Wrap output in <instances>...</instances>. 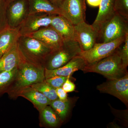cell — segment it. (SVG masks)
<instances>
[{
    "label": "cell",
    "mask_w": 128,
    "mask_h": 128,
    "mask_svg": "<svg viewBox=\"0 0 128 128\" xmlns=\"http://www.w3.org/2000/svg\"><path fill=\"white\" fill-rule=\"evenodd\" d=\"M21 57L17 66L15 79L7 93L12 99H16L19 92L23 89L45 79L44 68L31 64Z\"/></svg>",
    "instance_id": "6da1fadb"
},
{
    "label": "cell",
    "mask_w": 128,
    "mask_h": 128,
    "mask_svg": "<svg viewBox=\"0 0 128 128\" xmlns=\"http://www.w3.org/2000/svg\"><path fill=\"white\" fill-rule=\"evenodd\" d=\"M119 48L103 59L94 64L86 65L82 71L84 73H98L107 80L118 79L124 76L128 73V72L127 68L122 62Z\"/></svg>",
    "instance_id": "7a4b0ae2"
},
{
    "label": "cell",
    "mask_w": 128,
    "mask_h": 128,
    "mask_svg": "<svg viewBox=\"0 0 128 128\" xmlns=\"http://www.w3.org/2000/svg\"><path fill=\"white\" fill-rule=\"evenodd\" d=\"M17 44L19 53L24 59L37 66L44 68L46 58L52 51L50 48L30 36H20Z\"/></svg>",
    "instance_id": "3957f363"
},
{
    "label": "cell",
    "mask_w": 128,
    "mask_h": 128,
    "mask_svg": "<svg viewBox=\"0 0 128 128\" xmlns=\"http://www.w3.org/2000/svg\"><path fill=\"white\" fill-rule=\"evenodd\" d=\"M81 50L76 40L63 42L60 47L52 50L44 61V68L53 70L63 66L74 57L79 55Z\"/></svg>",
    "instance_id": "277c9868"
},
{
    "label": "cell",
    "mask_w": 128,
    "mask_h": 128,
    "mask_svg": "<svg viewBox=\"0 0 128 128\" xmlns=\"http://www.w3.org/2000/svg\"><path fill=\"white\" fill-rule=\"evenodd\" d=\"M125 36L107 42L96 43L89 50H81L79 55L84 60L87 65L94 64L111 55L118 49L124 42Z\"/></svg>",
    "instance_id": "5b68a950"
},
{
    "label": "cell",
    "mask_w": 128,
    "mask_h": 128,
    "mask_svg": "<svg viewBox=\"0 0 128 128\" xmlns=\"http://www.w3.org/2000/svg\"><path fill=\"white\" fill-rule=\"evenodd\" d=\"M128 34V19L116 13L102 26L98 32V38H100L102 42H107L125 37Z\"/></svg>",
    "instance_id": "8992f818"
},
{
    "label": "cell",
    "mask_w": 128,
    "mask_h": 128,
    "mask_svg": "<svg viewBox=\"0 0 128 128\" xmlns=\"http://www.w3.org/2000/svg\"><path fill=\"white\" fill-rule=\"evenodd\" d=\"M46 13L28 14L17 28L20 36H28L44 27L50 26L54 15Z\"/></svg>",
    "instance_id": "52a82bcc"
},
{
    "label": "cell",
    "mask_w": 128,
    "mask_h": 128,
    "mask_svg": "<svg viewBox=\"0 0 128 128\" xmlns=\"http://www.w3.org/2000/svg\"><path fill=\"white\" fill-rule=\"evenodd\" d=\"M96 88L101 93L114 96L128 106V73L121 78L107 80L98 86Z\"/></svg>",
    "instance_id": "ba28073f"
},
{
    "label": "cell",
    "mask_w": 128,
    "mask_h": 128,
    "mask_svg": "<svg viewBox=\"0 0 128 128\" xmlns=\"http://www.w3.org/2000/svg\"><path fill=\"white\" fill-rule=\"evenodd\" d=\"M62 16L76 25L86 19L85 0H63L60 8Z\"/></svg>",
    "instance_id": "9c48e42d"
},
{
    "label": "cell",
    "mask_w": 128,
    "mask_h": 128,
    "mask_svg": "<svg viewBox=\"0 0 128 128\" xmlns=\"http://www.w3.org/2000/svg\"><path fill=\"white\" fill-rule=\"evenodd\" d=\"M76 40L81 50L86 51L91 48L96 43L98 33L92 25L85 21L74 25Z\"/></svg>",
    "instance_id": "30bf717a"
},
{
    "label": "cell",
    "mask_w": 128,
    "mask_h": 128,
    "mask_svg": "<svg viewBox=\"0 0 128 128\" xmlns=\"http://www.w3.org/2000/svg\"><path fill=\"white\" fill-rule=\"evenodd\" d=\"M29 14L28 0H15L9 3L6 11L8 25L16 28Z\"/></svg>",
    "instance_id": "8fae6325"
},
{
    "label": "cell",
    "mask_w": 128,
    "mask_h": 128,
    "mask_svg": "<svg viewBox=\"0 0 128 128\" xmlns=\"http://www.w3.org/2000/svg\"><path fill=\"white\" fill-rule=\"evenodd\" d=\"M28 36L39 40L52 50L59 48L64 42L58 33L50 26L42 28Z\"/></svg>",
    "instance_id": "7c38bea8"
},
{
    "label": "cell",
    "mask_w": 128,
    "mask_h": 128,
    "mask_svg": "<svg viewBox=\"0 0 128 128\" xmlns=\"http://www.w3.org/2000/svg\"><path fill=\"white\" fill-rule=\"evenodd\" d=\"M86 64L84 60L80 55L76 56L67 64L58 68L53 70L45 69V78L54 76H70L74 72L79 70H83Z\"/></svg>",
    "instance_id": "4fadbf2b"
},
{
    "label": "cell",
    "mask_w": 128,
    "mask_h": 128,
    "mask_svg": "<svg viewBox=\"0 0 128 128\" xmlns=\"http://www.w3.org/2000/svg\"><path fill=\"white\" fill-rule=\"evenodd\" d=\"M50 26L60 35L63 41L76 40L74 25L69 20L60 15H55L52 19Z\"/></svg>",
    "instance_id": "5bb4252c"
},
{
    "label": "cell",
    "mask_w": 128,
    "mask_h": 128,
    "mask_svg": "<svg viewBox=\"0 0 128 128\" xmlns=\"http://www.w3.org/2000/svg\"><path fill=\"white\" fill-rule=\"evenodd\" d=\"M114 0H102L98 14L92 24L98 33L102 26L116 14L114 8Z\"/></svg>",
    "instance_id": "9a60e30c"
},
{
    "label": "cell",
    "mask_w": 128,
    "mask_h": 128,
    "mask_svg": "<svg viewBox=\"0 0 128 128\" xmlns=\"http://www.w3.org/2000/svg\"><path fill=\"white\" fill-rule=\"evenodd\" d=\"M19 96L24 98L31 102L39 112L46 106L50 105L51 102L44 94L31 86L22 90L18 94V97Z\"/></svg>",
    "instance_id": "2e32d148"
},
{
    "label": "cell",
    "mask_w": 128,
    "mask_h": 128,
    "mask_svg": "<svg viewBox=\"0 0 128 128\" xmlns=\"http://www.w3.org/2000/svg\"><path fill=\"white\" fill-rule=\"evenodd\" d=\"M20 36L17 28L8 26L0 30V58L17 42Z\"/></svg>",
    "instance_id": "e0dca14e"
},
{
    "label": "cell",
    "mask_w": 128,
    "mask_h": 128,
    "mask_svg": "<svg viewBox=\"0 0 128 128\" xmlns=\"http://www.w3.org/2000/svg\"><path fill=\"white\" fill-rule=\"evenodd\" d=\"M21 58L16 42L0 58V73L10 71L16 68Z\"/></svg>",
    "instance_id": "ac0fdd59"
},
{
    "label": "cell",
    "mask_w": 128,
    "mask_h": 128,
    "mask_svg": "<svg viewBox=\"0 0 128 128\" xmlns=\"http://www.w3.org/2000/svg\"><path fill=\"white\" fill-rule=\"evenodd\" d=\"M29 14L46 13L62 15L59 8L48 0H28Z\"/></svg>",
    "instance_id": "d6986e66"
},
{
    "label": "cell",
    "mask_w": 128,
    "mask_h": 128,
    "mask_svg": "<svg viewBox=\"0 0 128 128\" xmlns=\"http://www.w3.org/2000/svg\"><path fill=\"white\" fill-rule=\"evenodd\" d=\"M39 113L41 126L56 128L61 122L58 116L50 105L46 106Z\"/></svg>",
    "instance_id": "ffe728a7"
},
{
    "label": "cell",
    "mask_w": 128,
    "mask_h": 128,
    "mask_svg": "<svg viewBox=\"0 0 128 128\" xmlns=\"http://www.w3.org/2000/svg\"><path fill=\"white\" fill-rule=\"evenodd\" d=\"M17 67L12 70L0 73V96L7 93L16 76Z\"/></svg>",
    "instance_id": "44dd1931"
},
{
    "label": "cell",
    "mask_w": 128,
    "mask_h": 128,
    "mask_svg": "<svg viewBox=\"0 0 128 128\" xmlns=\"http://www.w3.org/2000/svg\"><path fill=\"white\" fill-rule=\"evenodd\" d=\"M50 105L56 113L61 122H64L68 115L70 107V102L69 99L62 101L58 98L51 101Z\"/></svg>",
    "instance_id": "7402d4cb"
},
{
    "label": "cell",
    "mask_w": 128,
    "mask_h": 128,
    "mask_svg": "<svg viewBox=\"0 0 128 128\" xmlns=\"http://www.w3.org/2000/svg\"><path fill=\"white\" fill-rule=\"evenodd\" d=\"M31 86L44 94L50 101L54 100L58 98L56 89L48 84L44 80Z\"/></svg>",
    "instance_id": "603a6c76"
},
{
    "label": "cell",
    "mask_w": 128,
    "mask_h": 128,
    "mask_svg": "<svg viewBox=\"0 0 128 128\" xmlns=\"http://www.w3.org/2000/svg\"><path fill=\"white\" fill-rule=\"evenodd\" d=\"M114 10L115 12L128 19V0H114Z\"/></svg>",
    "instance_id": "cb8c5ba5"
},
{
    "label": "cell",
    "mask_w": 128,
    "mask_h": 128,
    "mask_svg": "<svg viewBox=\"0 0 128 128\" xmlns=\"http://www.w3.org/2000/svg\"><path fill=\"white\" fill-rule=\"evenodd\" d=\"M8 5L7 0H0V30L8 26L6 17Z\"/></svg>",
    "instance_id": "d4e9b609"
},
{
    "label": "cell",
    "mask_w": 128,
    "mask_h": 128,
    "mask_svg": "<svg viewBox=\"0 0 128 128\" xmlns=\"http://www.w3.org/2000/svg\"><path fill=\"white\" fill-rule=\"evenodd\" d=\"M70 76H54L50 78H45L44 81L52 87L56 89L58 88L62 87L64 82Z\"/></svg>",
    "instance_id": "484cf974"
},
{
    "label": "cell",
    "mask_w": 128,
    "mask_h": 128,
    "mask_svg": "<svg viewBox=\"0 0 128 128\" xmlns=\"http://www.w3.org/2000/svg\"><path fill=\"white\" fill-rule=\"evenodd\" d=\"M122 48L120 50V53L124 65L127 68L128 65V34L125 36Z\"/></svg>",
    "instance_id": "4316f807"
},
{
    "label": "cell",
    "mask_w": 128,
    "mask_h": 128,
    "mask_svg": "<svg viewBox=\"0 0 128 128\" xmlns=\"http://www.w3.org/2000/svg\"><path fill=\"white\" fill-rule=\"evenodd\" d=\"M70 76L67 78L62 86V88L66 92H72L75 90L76 86L73 82L70 80Z\"/></svg>",
    "instance_id": "83f0119b"
},
{
    "label": "cell",
    "mask_w": 128,
    "mask_h": 128,
    "mask_svg": "<svg viewBox=\"0 0 128 128\" xmlns=\"http://www.w3.org/2000/svg\"><path fill=\"white\" fill-rule=\"evenodd\" d=\"M56 91L59 99L62 101H65L68 100L67 92L64 90L62 87L56 88Z\"/></svg>",
    "instance_id": "f1b7e54d"
},
{
    "label": "cell",
    "mask_w": 128,
    "mask_h": 128,
    "mask_svg": "<svg viewBox=\"0 0 128 128\" xmlns=\"http://www.w3.org/2000/svg\"><path fill=\"white\" fill-rule=\"evenodd\" d=\"M88 4L92 7H98L100 6L102 0H86Z\"/></svg>",
    "instance_id": "f546056e"
},
{
    "label": "cell",
    "mask_w": 128,
    "mask_h": 128,
    "mask_svg": "<svg viewBox=\"0 0 128 128\" xmlns=\"http://www.w3.org/2000/svg\"><path fill=\"white\" fill-rule=\"evenodd\" d=\"M48 0L56 6L60 8L62 4L63 0Z\"/></svg>",
    "instance_id": "4dcf8cb0"
},
{
    "label": "cell",
    "mask_w": 128,
    "mask_h": 128,
    "mask_svg": "<svg viewBox=\"0 0 128 128\" xmlns=\"http://www.w3.org/2000/svg\"><path fill=\"white\" fill-rule=\"evenodd\" d=\"M15 0H7L8 3V4H9V3H10L11 2H12L13 1Z\"/></svg>",
    "instance_id": "1f68e13d"
}]
</instances>
